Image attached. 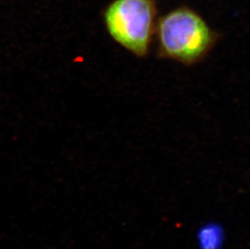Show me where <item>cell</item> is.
<instances>
[{"mask_svg": "<svg viewBox=\"0 0 250 249\" xmlns=\"http://www.w3.org/2000/svg\"><path fill=\"white\" fill-rule=\"evenodd\" d=\"M154 0H113L104 9V24L110 38L139 59L150 53L156 34Z\"/></svg>", "mask_w": 250, "mask_h": 249, "instance_id": "cell-2", "label": "cell"}, {"mask_svg": "<svg viewBox=\"0 0 250 249\" xmlns=\"http://www.w3.org/2000/svg\"><path fill=\"white\" fill-rule=\"evenodd\" d=\"M201 246L205 249H217L221 242V232L218 228L208 227L201 230Z\"/></svg>", "mask_w": 250, "mask_h": 249, "instance_id": "cell-3", "label": "cell"}, {"mask_svg": "<svg viewBox=\"0 0 250 249\" xmlns=\"http://www.w3.org/2000/svg\"><path fill=\"white\" fill-rule=\"evenodd\" d=\"M157 55L185 66L200 62L217 42L218 35L203 17L188 7H178L159 19Z\"/></svg>", "mask_w": 250, "mask_h": 249, "instance_id": "cell-1", "label": "cell"}]
</instances>
